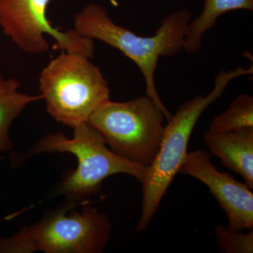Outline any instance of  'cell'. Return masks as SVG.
<instances>
[{
    "instance_id": "cell-1",
    "label": "cell",
    "mask_w": 253,
    "mask_h": 253,
    "mask_svg": "<svg viewBox=\"0 0 253 253\" xmlns=\"http://www.w3.org/2000/svg\"><path fill=\"white\" fill-rule=\"evenodd\" d=\"M191 20L189 10H179L163 19L154 36H140L113 22L105 6L91 3L75 16L74 30L80 36L98 40L119 50L134 61L144 77L146 96L154 101L168 121L172 115L158 94L156 68L160 58L172 57L183 51Z\"/></svg>"
},
{
    "instance_id": "cell-2",
    "label": "cell",
    "mask_w": 253,
    "mask_h": 253,
    "mask_svg": "<svg viewBox=\"0 0 253 253\" xmlns=\"http://www.w3.org/2000/svg\"><path fill=\"white\" fill-rule=\"evenodd\" d=\"M253 73L249 68L237 67L216 76L214 88L207 96H195L179 106L165 126L157 155L148 168L142 184V208L136 232H143L152 221L163 196L172 184L187 154L191 133L202 113L217 101L231 81Z\"/></svg>"
},
{
    "instance_id": "cell-3",
    "label": "cell",
    "mask_w": 253,
    "mask_h": 253,
    "mask_svg": "<svg viewBox=\"0 0 253 253\" xmlns=\"http://www.w3.org/2000/svg\"><path fill=\"white\" fill-rule=\"evenodd\" d=\"M56 152L70 153L77 158L78 168L65 176L56 191L75 202L99 192L103 181L113 174H129L141 184L148 169L113 153L99 131L88 123L74 127L71 139L62 133L47 134L33 146L30 154Z\"/></svg>"
},
{
    "instance_id": "cell-4",
    "label": "cell",
    "mask_w": 253,
    "mask_h": 253,
    "mask_svg": "<svg viewBox=\"0 0 253 253\" xmlns=\"http://www.w3.org/2000/svg\"><path fill=\"white\" fill-rule=\"evenodd\" d=\"M90 58L61 51L40 75V89L46 109L57 122L74 128L87 123L110 100V88Z\"/></svg>"
},
{
    "instance_id": "cell-5",
    "label": "cell",
    "mask_w": 253,
    "mask_h": 253,
    "mask_svg": "<svg viewBox=\"0 0 253 253\" xmlns=\"http://www.w3.org/2000/svg\"><path fill=\"white\" fill-rule=\"evenodd\" d=\"M69 201L39 222L0 240V253H102L111 238V224L106 214L85 204L81 212L68 211Z\"/></svg>"
},
{
    "instance_id": "cell-6",
    "label": "cell",
    "mask_w": 253,
    "mask_h": 253,
    "mask_svg": "<svg viewBox=\"0 0 253 253\" xmlns=\"http://www.w3.org/2000/svg\"><path fill=\"white\" fill-rule=\"evenodd\" d=\"M165 119L154 101L141 96L126 102L110 99L87 123L99 131L113 153L149 168L161 146Z\"/></svg>"
},
{
    "instance_id": "cell-7",
    "label": "cell",
    "mask_w": 253,
    "mask_h": 253,
    "mask_svg": "<svg viewBox=\"0 0 253 253\" xmlns=\"http://www.w3.org/2000/svg\"><path fill=\"white\" fill-rule=\"evenodd\" d=\"M118 6L117 0H109ZM50 0H0V26L20 49L29 54L48 51L46 34L56 41L55 48L91 58L94 41L80 36L74 29L61 31L51 26L46 17Z\"/></svg>"
},
{
    "instance_id": "cell-8",
    "label": "cell",
    "mask_w": 253,
    "mask_h": 253,
    "mask_svg": "<svg viewBox=\"0 0 253 253\" xmlns=\"http://www.w3.org/2000/svg\"><path fill=\"white\" fill-rule=\"evenodd\" d=\"M179 172L193 176L207 186L227 217V229L233 232L253 229V193L246 183L221 172L204 150L187 153Z\"/></svg>"
},
{
    "instance_id": "cell-9",
    "label": "cell",
    "mask_w": 253,
    "mask_h": 253,
    "mask_svg": "<svg viewBox=\"0 0 253 253\" xmlns=\"http://www.w3.org/2000/svg\"><path fill=\"white\" fill-rule=\"evenodd\" d=\"M204 141L211 156L219 158L224 167L253 189V127L225 133L208 130Z\"/></svg>"
},
{
    "instance_id": "cell-10",
    "label": "cell",
    "mask_w": 253,
    "mask_h": 253,
    "mask_svg": "<svg viewBox=\"0 0 253 253\" xmlns=\"http://www.w3.org/2000/svg\"><path fill=\"white\" fill-rule=\"evenodd\" d=\"M240 9L253 11V0H205L202 12L188 25L183 50L187 54L199 52L202 48L203 37L219 16Z\"/></svg>"
},
{
    "instance_id": "cell-11",
    "label": "cell",
    "mask_w": 253,
    "mask_h": 253,
    "mask_svg": "<svg viewBox=\"0 0 253 253\" xmlns=\"http://www.w3.org/2000/svg\"><path fill=\"white\" fill-rule=\"evenodd\" d=\"M20 84L16 80L5 78L0 71V152L12 149L9 136L11 123L28 104L43 99L42 95L23 94L18 91Z\"/></svg>"
},
{
    "instance_id": "cell-12",
    "label": "cell",
    "mask_w": 253,
    "mask_h": 253,
    "mask_svg": "<svg viewBox=\"0 0 253 253\" xmlns=\"http://www.w3.org/2000/svg\"><path fill=\"white\" fill-rule=\"evenodd\" d=\"M253 127V97L241 94L231 101L229 107L213 118L208 130L225 133Z\"/></svg>"
},
{
    "instance_id": "cell-13",
    "label": "cell",
    "mask_w": 253,
    "mask_h": 253,
    "mask_svg": "<svg viewBox=\"0 0 253 253\" xmlns=\"http://www.w3.org/2000/svg\"><path fill=\"white\" fill-rule=\"evenodd\" d=\"M218 251L222 253H253V231L233 232L219 223L214 229Z\"/></svg>"
},
{
    "instance_id": "cell-14",
    "label": "cell",
    "mask_w": 253,
    "mask_h": 253,
    "mask_svg": "<svg viewBox=\"0 0 253 253\" xmlns=\"http://www.w3.org/2000/svg\"><path fill=\"white\" fill-rule=\"evenodd\" d=\"M1 158H1V157H0V159H1Z\"/></svg>"
}]
</instances>
